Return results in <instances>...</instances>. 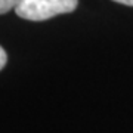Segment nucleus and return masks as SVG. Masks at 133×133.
<instances>
[{
	"instance_id": "f03ea898",
	"label": "nucleus",
	"mask_w": 133,
	"mask_h": 133,
	"mask_svg": "<svg viewBox=\"0 0 133 133\" xmlns=\"http://www.w3.org/2000/svg\"><path fill=\"white\" fill-rule=\"evenodd\" d=\"M22 0H0V14L5 15L8 14L9 10L16 9L19 5H21Z\"/></svg>"
},
{
	"instance_id": "20e7f679",
	"label": "nucleus",
	"mask_w": 133,
	"mask_h": 133,
	"mask_svg": "<svg viewBox=\"0 0 133 133\" xmlns=\"http://www.w3.org/2000/svg\"><path fill=\"white\" fill-rule=\"evenodd\" d=\"M112 2H117V3H121L126 6H133V0H112Z\"/></svg>"
},
{
	"instance_id": "f257e3e1",
	"label": "nucleus",
	"mask_w": 133,
	"mask_h": 133,
	"mask_svg": "<svg viewBox=\"0 0 133 133\" xmlns=\"http://www.w3.org/2000/svg\"><path fill=\"white\" fill-rule=\"evenodd\" d=\"M77 5L78 0H22L15 14L27 21H48L56 15L74 12Z\"/></svg>"
},
{
	"instance_id": "7ed1b4c3",
	"label": "nucleus",
	"mask_w": 133,
	"mask_h": 133,
	"mask_svg": "<svg viewBox=\"0 0 133 133\" xmlns=\"http://www.w3.org/2000/svg\"><path fill=\"white\" fill-rule=\"evenodd\" d=\"M8 62V55H6L5 48H0V70H3Z\"/></svg>"
}]
</instances>
